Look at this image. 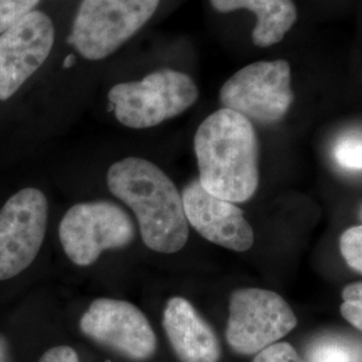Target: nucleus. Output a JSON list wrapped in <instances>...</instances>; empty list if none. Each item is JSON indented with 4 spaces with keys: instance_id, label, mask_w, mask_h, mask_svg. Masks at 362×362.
I'll list each match as a JSON object with an SVG mask.
<instances>
[{
    "instance_id": "obj_21",
    "label": "nucleus",
    "mask_w": 362,
    "mask_h": 362,
    "mask_svg": "<svg viewBox=\"0 0 362 362\" xmlns=\"http://www.w3.org/2000/svg\"><path fill=\"white\" fill-rule=\"evenodd\" d=\"M0 362H10L8 341L3 334H0Z\"/></svg>"
},
{
    "instance_id": "obj_1",
    "label": "nucleus",
    "mask_w": 362,
    "mask_h": 362,
    "mask_svg": "<svg viewBox=\"0 0 362 362\" xmlns=\"http://www.w3.org/2000/svg\"><path fill=\"white\" fill-rule=\"evenodd\" d=\"M199 182L231 203L248 202L259 187V141L246 117L220 109L208 116L194 134Z\"/></svg>"
},
{
    "instance_id": "obj_11",
    "label": "nucleus",
    "mask_w": 362,
    "mask_h": 362,
    "mask_svg": "<svg viewBox=\"0 0 362 362\" xmlns=\"http://www.w3.org/2000/svg\"><path fill=\"white\" fill-rule=\"evenodd\" d=\"M185 219L214 245L245 252L254 245V231L245 212L235 203L223 200L191 181L181 194Z\"/></svg>"
},
{
    "instance_id": "obj_4",
    "label": "nucleus",
    "mask_w": 362,
    "mask_h": 362,
    "mask_svg": "<svg viewBox=\"0 0 362 362\" xmlns=\"http://www.w3.org/2000/svg\"><path fill=\"white\" fill-rule=\"evenodd\" d=\"M160 0H82L69 43L86 59L109 57L152 18Z\"/></svg>"
},
{
    "instance_id": "obj_20",
    "label": "nucleus",
    "mask_w": 362,
    "mask_h": 362,
    "mask_svg": "<svg viewBox=\"0 0 362 362\" xmlns=\"http://www.w3.org/2000/svg\"><path fill=\"white\" fill-rule=\"evenodd\" d=\"M39 362H79V357L77 351L73 348L61 345V346H54L46 353H43Z\"/></svg>"
},
{
    "instance_id": "obj_7",
    "label": "nucleus",
    "mask_w": 362,
    "mask_h": 362,
    "mask_svg": "<svg viewBox=\"0 0 362 362\" xmlns=\"http://www.w3.org/2000/svg\"><path fill=\"white\" fill-rule=\"evenodd\" d=\"M220 101L250 121L279 122L294 103L288 62L281 59L243 67L223 85Z\"/></svg>"
},
{
    "instance_id": "obj_17",
    "label": "nucleus",
    "mask_w": 362,
    "mask_h": 362,
    "mask_svg": "<svg viewBox=\"0 0 362 362\" xmlns=\"http://www.w3.org/2000/svg\"><path fill=\"white\" fill-rule=\"evenodd\" d=\"M344 302L341 305L342 317L357 330L362 329V284L354 282L346 286L342 291Z\"/></svg>"
},
{
    "instance_id": "obj_10",
    "label": "nucleus",
    "mask_w": 362,
    "mask_h": 362,
    "mask_svg": "<svg viewBox=\"0 0 362 362\" xmlns=\"http://www.w3.org/2000/svg\"><path fill=\"white\" fill-rule=\"evenodd\" d=\"M50 18L33 11L0 34V101L11 98L45 64L54 45Z\"/></svg>"
},
{
    "instance_id": "obj_8",
    "label": "nucleus",
    "mask_w": 362,
    "mask_h": 362,
    "mask_svg": "<svg viewBox=\"0 0 362 362\" xmlns=\"http://www.w3.org/2000/svg\"><path fill=\"white\" fill-rule=\"evenodd\" d=\"M49 219L46 194L25 188L0 209V281L15 278L38 257Z\"/></svg>"
},
{
    "instance_id": "obj_16",
    "label": "nucleus",
    "mask_w": 362,
    "mask_h": 362,
    "mask_svg": "<svg viewBox=\"0 0 362 362\" xmlns=\"http://www.w3.org/2000/svg\"><path fill=\"white\" fill-rule=\"evenodd\" d=\"M341 254L351 270L362 272V227H350L341 235L339 239Z\"/></svg>"
},
{
    "instance_id": "obj_19",
    "label": "nucleus",
    "mask_w": 362,
    "mask_h": 362,
    "mask_svg": "<svg viewBox=\"0 0 362 362\" xmlns=\"http://www.w3.org/2000/svg\"><path fill=\"white\" fill-rule=\"evenodd\" d=\"M252 362H310L302 360L290 344L276 342L269 348L259 351Z\"/></svg>"
},
{
    "instance_id": "obj_6",
    "label": "nucleus",
    "mask_w": 362,
    "mask_h": 362,
    "mask_svg": "<svg viewBox=\"0 0 362 362\" xmlns=\"http://www.w3.org/2000/svg\"><path fill=\"white\" fill-rule=\"evenodd\" d=\"M228 310L226 338L231 349L243 356L258 354L297 327L290 305L272 290H235Z\"/></svg>"
},
{
    "instance_id": "obj_5",
    "label": "nucleus",
    "mask_w": 362,
    "mask_h": 362,
    "mask_svg": "<svg viewBox=\"0 0 362 362\" xmlns=\"http://www.w3.org/2000/svg\"><path fill=\"white\" fill-rule=\"evenodd\" d=\"M136 227L129 214L113 202L78 203L59 223V240L67 258L88 267L107 250L129 246Z\"/></svg>"
},
{
    "instance_id": "obj_22",
    "label": "nucleus",
    "mask_w": 362,
    "mask_h": 362,
    "mask_svg": "<svg viewBox=\"0 0 362 362\" xmlns=\"http://www.w3.org/2000/svg\"><path fill=\"white\" fill-rule=\"evenodd\" d=\"M73 61H74V55H70L65 61V67H70L73 65Z\"/></svg>"
},
{
    "instance_id": "obj_15",
    "label": "nucleus",
    "mask_w": 362,
    "mask_h": 362,
    "mask_svg": "<svg viewBox=\"0 0 362 362\" xmlns=\"http://www.w3.org/2000/svg\"><path fill=\"white\" fill-rule=\"evenodd\" d=\"M333 156L341 168L350 172H360L362 168L360 132H353L338 139L333 148Z\"/></svg>"
},
{
    "instance_id": "obj_2",
    "label": "nucleus",
    "mask_w": 362,
    "mask_h": 362,
    "mask_svg": "<svg viewBox=\"0 0 362 362\" xmlns=\"http://www.w3.org/2000/svg\"><path fill=\"white\" fill-rule=\"evenodd\" d=\"M110 192L136 215L144 243L161 254H175L188 242L189 227L173 181L156 164L128 157L107 170Z\"/></svg>"
},
{
    "instance_id": "obj_18",
    "label": "nucleus",
    "mask_w": 362,
    "mask_h": 362,
    "mask_svg": "<svg viewBox=\"0 0 362 362\" xmlns=\"http://www.w3.org/2000/svg\"><path fill=\"white\" fill-rule=\"evenodd\" d=\"M39 0H0V34L34 11Z\"/></svg>"
},
{
    "instance_id": "obj_9",
    "label": "nucleus",
    "mask_w": 362,
    "mask_h": 362,
    "mask_svg": "<svg viewBox=\"0 0 362 362\" xmlns=\"http://www.w3.org/2000/svg\"><path fill=\"white\" fill-rule=\"evenodd\" d=\"M81 332L94 342L133 360L146 361L157 349V338L148 318L133 303L98 298L79 321Z\"/></svg>"
},
{
    "instance_id": "obj_14",
    "label": "nucleus",
    "mask_w": 362,
    "mask_h": 362,
    "mask_svg": "<svg viewBox=\"0 0 362 362\" xmlns=\"http://www.w3.org/2000/svg\"><path fill=\"white\" fill-rule=\"evenodd\" d=\"M308 361L361 362V346L348 337H320L308 348Z\"/></svg>"
},
{
    "instance_id": "obj_13",
    "label": "nucleus",
    "mask_w": 362,
    "mask_h": 362,
    "mask_svg": "<svg viewBox=\"0 0 362 362\" xmlns=\"http://www.w3.org/2000/svg\"><path fill=\"white\" fill-rule=\"evenodd\" d=\"M219 13L246 8L257 15L252 40L258 47H269L285 38L297 21L293 0H211Z\"/></svg>"
},
{
    "instance_id": "obj_12",
    "label": "nucleus",
    "mask_w": 362,
    "mask_h": 362,
    "mask_svg": "<svg viewBox=\"0 0 362 362\" xmlns=\"http://www.w3.org/2000/svg\"><path fill=\"white\" fill-rule=\"evenodd\" d=\"M163 326L181 362H219V339L188 299H169L163 313Z\"/></svg>"
},
{
    "instance_id": "obj_3",
    "label": "nucleus",
    "mask_w": 362,
    "mask_h": 362,
    "mask_svg": "<svg viewBox=\"0 0 362 362\" xmlns=\"http://www.w3.org/2000/svg\"><path fill=\"white\" fill-rule=\"evenodd\" d=\"M192 78L163 69L141 81L118 83L109 91L116 118L132 129H148L179 116L197 101Z\"/></svg>"
}]
</instances>
